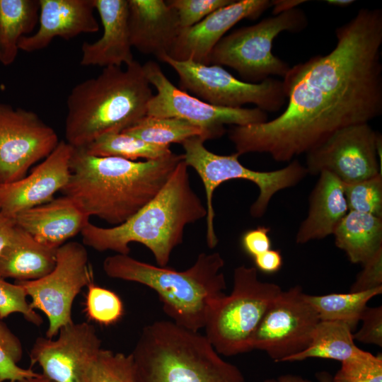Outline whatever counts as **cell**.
I'll list each match as a JSON object with an SVG mask.
<instances>
[{
  "label": "cell",
  "mask_w": 382,
  "mask_h": 382,
  "mask_svg": "<svg viewBox=\"0 0 382 382\" xmlns=\"http://www.w3.org/2000/svg\"><path fill=\"white\" fill-rule=\"evenodd\" d=\"M308 23L305 12L297 7L240 28L216 44L210 64L231 67L249 83H260L270 76L284 78L291 66L273 54L274 40L283 32L300 33Z\"/></svg>",
  "instance_id": "9"
},
{
  "label": "cell",
  "mask_w": 382,
  "mask_h": 382,
  "mask_svg": "<svg viewBox=\"0 0 382 382\" xmlns=\"http://www.w3.org/2000/svg\"><path fill=\"white\" fill-rule=\"evenodd\" d=\"M23 353L21 340L11 331L4 319L0 318V382H16L40 374L18 365L23 357Z\"/></svg>",
  "instance_id": "31"
},
{
  "label": "cell",
  "mask_w": 382,
  "mask_h": 382,
  "mask_svg": "<svg viewBox=\"0 0 382 382\" xmlns=\"http://www.w3.org/2000/svg\"><path fill=\"white\" fill-rule=\"evenodd\" d=\"M142 66L148 82L157 91L149 100L146 115L184 120L200 128L207 140L223 136L226 125L245 126L268 120L267 112L257 108L219 107L188 94L174 86L154 61Z\"/></svg>",
  "instance_id": "12"
},
{
  "label": "cell",
  "mask_w": 382,
  "mask_h": 382,
  "mask_svg": "<svg viewBox=\"0 0 382 382\" xmlns=\"http://www.w3.org/2000/svg\"><path fill=\"white\" fill-rule=\"evenodd\" d=\"M16 227L14 218L0 212V252L11 241Z\"/></svg>",
  "instance_id": "42"
},
{
  "label": "cell",
  "mask_w": 382,
  "mask_h": 382,
  "mask_svg": "<svg viewBox=\"0 0 382 382\" xmlns=\"http://www.w3.org/2000/svg\"><path fill=\"white\" fill-rule=\"evenodd\" d=\"M325 2L329 5L345 7L354 3L352 0H327Z\"/></svg>",
  "instance_id": "46"
},
{
  "label": "cell",
  "mask_w": 382,
  "mask_h": 382,
  "mask_svg": "<svg viewBox=\"0 0 382 382\" xmlns=\"http://www.w3.org/2000/svg\"><path fill=\"white\" fill-rule=\"evenodd\" d=\"M381 134L369 123L350 125L330 136L306 154L308 174L318 175L327 171L345 185L381 174L378 145Z\"/></svg>",
  "instance_id": "14"
},
{
  "label": "cell",
  "mask_w": 382,
  "mask_h": 382,
  "mask_svg": "<svg viewBox=\"0 0 382 382\" xmlns=\"http://www.w3.org/2000/svg\"><path fill=\"white\" fill-rule=\"evenodd\" d=\"M311 192L308 214L296 234V243H306L332 235L348 212L345 185L332 173L323 171Z\"/></svg>",
  "instance_id": "23"
},
{
  "label": "cell",
  "mask_w": 382,
  "mask_h": 382,
  "mask_svg": "<svg viewBox=\"0 0 382 382\" xmlns=\"http://www.w3.org/2000/svg\"><path fill=\"white\" fill-rule=\"evenodd\" d=\"M297 285L282 291L262 316L251 348L265 352L277 362L284 361L310 344L320 319Z\"/></svg>",
  "instance_id": "13"
},
{
  "label": "cell",
  "mask_w": 382,
  "mask_h": 382,
  "mask_svg": "<svg viewBox=\"0 0 382 382\" xmlns=\"http://www.w3.org/2000/svg\"><path fill=\"white\" fill-rule=\"evenodd\" d=\"M59 142L55 130L37 113L0 103V184L24 178Z\"/></svg>",
  "instance_id": "15"
},
{
  "label": "cell",
  "mask_w": 382,
  "mask_h": 382,
  "mask_svg": "<svg viewBox=\"0 0 382 382\" xmlns=\"http://www.w3.org/2000/svg\"><path fill=\"white\" fill-rule=\"evenodd\" d=\"M206 216V207L192 190L183 160L158 193L126 221L107 228L89 222L81 234L83 245L100 252L129 255L130 243H141L157 265L167 267L172 251L183 243L185 226Z\"/></svg>",
  "instance_id": "3"
},
{
  "label": "cell",
  "mask_w": 382,
  "mask_h": 382,
  "mask_svg": "<svg viewBox=\"0 0 382 382\" xmlns=\"http://www.w3.org/2000/svg\"><path fill=\"white\" fill-rule=\"evenodd\" d=\"M354 340L352 330L348 325L341 322L320 320L309 345L302 352L287 358L284 362L321 358L342 363L362 351Z\"/></svg>",
  "instance_id": "27"
},
{
  "label": "cell",
  "mask_w": 382,
  "mask_h": 382,
  "mask_svg": "<svg viewBox=\"0 0 382 382\" xmlns=\"http://www.w3.org/2000/svg\"><path fill=\"white\" fill-rule=\"evenodd\" d=\"M28 296L18 283H10L0 277V318L4 319L12 313H21L29 323L40 326L42 317L31 308Z\"/></svg>",
  "instance_id": "36"
},
{
  "label": "cell",
  "mask_w": 382,
  "mask_h": 382,
  "mask_svg": "<svg viewBox=\"0 0 382 382\" xmlns=\"http://www.w3.org/2000/svg\"><path fill=\"white\" fill-rule=\"evenodd\" d=\"M234 0H169L167 4L175 11L180 27L187 28L200 22L212 12Z\"/></svg>",
  "instance_id": "37"
},
{
  "label": "cell",
  "mask_w": 382,
  "mask_h": 382,
  "mask_svg": "<svg viewBox=\"0 0 382 382\" xmlns=\"http://www.w3.org/2000/svg\"><path fill=\"white\" fill-rule=\"evenodd\" d=\"M362 326L353 334V339L360 342L382 346V306L364 309L361 320Z\"/></svg>",
  "instance_id": "38"
},
{
  "label": "cell",
  "mask_w": 382,
  "mask_h": 382,
  "mask_svg": "<svg viewBox=\"0 0 382 382\" xmlns=\"http://www.w3.org/2000/svg\"><path fill=\"white\" fill-rule=\"evenodd\" d=\"M270 7V0H234L193 26L182 29L168 56L209 65L213 49L229 29L245 18L257 19Z\"/></svg>",
  "instance_id": "18"
},
{
  "label": "cell",
  "mask_w": 382,
  "mask_h": 382,
  "mask_svg": "<svg viewBox=\"0 0 382 382\" xmlns=\"http://www.w3.org/2000/svg\"><path fill=\"white\" fill-rule=\"evenodd\" d=\"M270 231V228L266 226H257L246 231L241 237V245L244 251L254 257L271 249Z\"/></svg>",
  "instance_id": "40"
},
{
  "label": "cell",
  "mask_w": 382,
  "mask_h": 382,
  "mask_svg": "<svg viewBox=\"0 0 382 382\" xmlns=\"http://www.w3.org/2000/svg\"><path fill=\"white\" fill-rule=\"evenodd\" d=\"M102 23V36L81 45L80 64L103 68L121 66L134 59L128 26V0H95Z\"/></svg>",
  "instance_id": "21"
},
{
  "label": "cell",
  "mask_w": 382,
  "mask_h": 382,
  "mask_svg": "<svg viewBox=\"0 0 382 382\" xmlns=\"http://www.w3.org/2000/svg\"><path fill=\"white\" fill-rule=\"evenodd\" d=\"M56 253L16 226L11 241L0 252V277L16 282L44 277L55 267Z\"/></svg>",
  "instance_id": "24"
},
{
  "label": "cell",
  "mask_w": 382,
  "mask_h": 382,
  "mask_svg": "<svg viewBox=\"0 0 382 382\" xmlns=\"http://www.w3.org/2000/svg\"><path fill=\"white\" fill-rule=\"evenodd\" d=\"M16 382H52L42 373L34 377L25 378Z\"/></svg>",
  "instance_id": "45"
},
{
  "label": "cell",
  "mask_w": 382,
  "mask_h": 382,
  "mask_svg": "<svg viewBox=\"0 0 382 382\" xmlns=\"http://www.w3.org/2000/svg\"><path fill=\"white\" fill-rule=\"evenodd\" d=\"M128 26L132 47L158 60L169 55L181 30L163 0H128Z\"/></svg>",
  "instance_id": "20"
},
{
  "label": "cell",
  "mask_w": 382,
  "mask_h": 382,
  "mask_svg": "<svg viewBox=\"0 0 382 382\" xmlns=\"http://www.w3.org/2000/svg\"><path fill=\"white\" fill-rule=\"evenodd\" d=\"M307 2L305 0H272L273 16L290 11Z\"/></svg>",
  "instance_id": "44"
},
{
  "label": "cell",
  "mask_w": 382,
  "mask_h": 382,
  "mask_svg": "<svg viewBox=\"0 0 382 382\" xmlns=\"http://www.w3.org/2000/svg\"><path fill=\"white\" fill-rule=\"evenodd\" d=\"M345 195L349 211L382 218V174L345 185Z\"/></svg>",
  "instance_id": "33"
},
{
  "label": "cell",
  "mask_w": 382,
  "mask_h": 382,
  "mask_svg": "<svg viewBox=\"0 0 382 382\" xmlns=\"http://www.w3.org/2000/svg\"><path fill=\"white\" fill-rule=\"evenodd\" d=\"M122 132L160 146H170L173 143L182 144L193 137H201L207 141L205 134L200 128L176 117L146 115Z\"/></svg>",
  "instance_id": "30"
},
{
  "label": "cell",
  "mask_w": 382,
  "mask_h": 382,
  "mask_svg": "<svg viewBox=\"0 0 382 382\" xmlns=\"http://www.w3.org/2000/svg\"><path fill=\"white\" fill-rule=\"evenodd\" d=\"M89 219L65 195L23 211L14 217L16 226L41 244L54 249L81 233Z\"/></svg>",
  "instance_id": "22"
},
{
  "label": "cell",
  "mask_w": 382,
  "mask_h": 382,
  "mask_svg": "<svg viewBox=\"0 0 382 382\" xmlns=\"http://www.w3.org/2000/svg\"><path fill=\"white\" fill-rule=\"evenodd\" d=\"M39 0H0V64L16 59L21 39L34 33L39 21Z\"/></svg>",
  "instance_id": "26"
},
{
  "label": "cell",
  "mask_w": 382,
  "mask_h": 382,
  "mask_svg": "<svg viewBox=\"0 0 382 382\" xmlns=\"http://www.w3.org/2000/svg\"><path fill=\"white\" fill-rule=\"evenodd\" d=\"M93 280L88 254L84 245L68 241L59 247L53 270L40 279L15 282L21 285L34 310L48 320L46 337L54 338L64 325L74 322L73 303L83 288Z\"/></svg>",
  "instance_id": "11"
},
{
  "label": "cell",
  "mask_w": 382,
  "mask_h": 382,
  "mask_svg": "<svg viewBox=\"0 0 382 382\" xmlns=\"http://www.w3.org/2000/svg\"><path fill=\"white\" fill-rule=\"evenodd\" d=\"M91 382H136L131 354L102 348L93 367Z\"/></svg>",
  "instance_id": "34"
},
{
  "label": "cell",
  "mask_w": 382,
  "mask_h": 382,
  "mask_svg": "<svg viewBox=\"0 0 382 382\" xmlns=\"http://www.w3.org/2000/svg\"><path fill=\"white\" fill-rule=\"evenodd\" d=\"M56 339L36 338L30 349L31 365L38 364L52 382H91L102 349L95 327L88 322L63 326Z\"/></svg>",
  "instance_id": "16"
},
{
  "label": "cell",
  "mask_w": 382,
  "mask_h": 382,
  "mask_svg": "<svg viewBox=\"0 0 382 382\" xmlns=\"http://www.w3.org/2000/svg\"><path fill=\"white\" fill-rule=\"evenodd\" d=\"M74 147L64 140L24 178L0 184V212L14 218L20 212L47 203L67 184Z\"/></svg>",
  "instance_id": "17"
},
{
  "label": "cell",
  "mask_w": 382,
  "mask_h": 382,
  "mask_svg": "<svg viewBox=\"0 0 382 382\" xmlns=\"http://www.w3.org/2000/svg\"><path fill=\"white\" fill-rule=\"evenodd\" d=\"M382 293V286L360 292L329 294L322 296L304 294L306 301L316 312L320 320L345 323L354 330L373 297Z\"/></svg>",
  "instance_id": "28"
},
{
  "label": "cell",
  "mask_w": 382,
  "mask_h": 382,
  "mask_svg": "<svg viewBox=\"0 0 382 382\" xmlns=\"http://www.w3.org/2000/svg\"><path fill=\"white\" fill-rule=\"evenodd\" d=\"M160 61L178 74L180 89L213 105L241 108L251 103L265 112H275L286 104L281 80L270 77L260 83H249L236 79L219 65L177 61L168 55Z\"/></svg>",
  "instance_id": "10"
},
{
  "label": "cell",
  "mask_w": 382,
  "mask_h": 382,
  "mask_svg": "<svg viewBox=\"0 0 382 382\" xmlns=\"http://www.w3.org/2000/svg\"><path fill=\"white\" fill-rule=\"evenodd\" d=\"M206 141L201 137H193L181 144L185 153L183 161L192 167L203 183L206 195V241L207 246L213 249L218 243L214 228L215 212L213 196L216 188L224 182L241 179L255 184L259 195L250 207L254 218L262 216L275 194L298 185L308 175V171L297 159H294L283 168L272 171L251 170L239 161L240 155L235 152L230 155H219L209 151L204 145Z\"/></svg>",
  "instance_id": "7"
},
{
  "label": "cell",
  "mask_w": 382,
  "mask_h": 382,
  "mask_svg": "<svg viewBox=\"0 0 382 382\" xmlns=\"http://www.w3.org/2000/svg\"><path fill=\"white\" fill-rule=\"evenodd\" d=\"M130 354L136 382H245L205 335L173 321L145 326Z\"/></svg>",
  "instance_id": "6"
},
{
  "label": "cell",
  "mask_w": 382,
  "mask_h": 382,
  "mask_svg": "<svg viewBox=\"0 0 382 382\" xmlns=\"http://www.w3.org/2000/svg\"><path fill=\"white\" fill-rule=\"evenodd\" d=\"M316 377L319 382H333L332 376L330 374L322 371L316 374ZM264 382H312L310 380L305 379L300 376L294 374H284L277 378L265 379Z\"/></svg>",
  "instance_id": "43"
},
{
  "label": "cell",
  "mask_w": 382,
  "mask_h": 382,
  "mask_svg": "<svg viewBox=\"0 0 382 382\" xmlns=\"http://www.w3.org/2000/svg\"><path fill=\"white\" fill-rule=\"evenodd\" d=\"M255 268L264 273L272 274L279 271L283 264V258L277 250L270 249L253 257Z\"/></svg>",
  "instance_id": "41"
},
{
  "label": "cell",
  "mask_w": 382,
  "mask_h": 382,
  "mask_svg": "<svg viewBox=\"0 0 382 382\" xmlns=\"http://www.w3.org/2000/svg\"><path fill=\"white\" fill-rule=\"evenodd\" d=\"M349 292H360L382 286V248L363 265Z\"/></svg>",
  "instance_id": "39"
},
{
  "label": "cell",
  "mask_w": 382,
  "mask_h": 382,
  "mask_svg": "<svg viewBox=\"0 0 382 382\" xmlns=\"http://www.w3.org/2000/svg\"><path fill=\"white\" fill-rule=\"evenodd\" d=\"M335 35L329 53L290 67L282 80L288 103L280 115L228 130L236 153L290 162L336 131L382 115V9L361 8Z\"/></svg>",
  "instance_id": "1"
},
{
  "label": "cell",
  "mask_w": 382,
  "mask_h": 382,
  "mask_svg": "<svg viewBox=\"0 0 382 382\" xmlns=\"http://www.w3.org/2000/svg\"><path fill=\"white\" fill-rule=\"evenodd\" d=\"M274 283L258 279L255 267L241 265L233 272V286L212 307L205 337L214 349L226 357L252 350V337L267 309L282 291Z\"/></svg>",
  "instance_id": "8"
},
{
  "label": "cell",
  "mask_w": 382,
  "mask_h": 382,
  "mask_svg": "<svg viewBox=\"0 0 382 382\" xmlns=\"http://www.w3.org/2000/svg\"><path fill=\"white\" fill-rule=\"evenodd\" d=\"M143 66L103 68L98 76L76 84L66 99L65 141L83 148L109 133L122 132L146 115L153 96Z\"/></svg>",
  "instance_id": "4"
},
{
  "label": "cell",
  "mask_w": 382,
  "mask_h": 382,
  "mask_svg": "<svg viewBox=\"0 0 382 382\" xmlns=\"http://www.w3.org/2000/svg\"><path fill=\"white\" fill-rule=\"evenodd\" d=\"M39 4L37 29L21 39V51H40L57 37L68 40L99 30L95 0H39Z\"/></svg>",
  "instance_id": "19"
},
{
  "label": "cell",
  "mask_w": 382,
  "mask_h": 382,
  "mask_svg": "<svg viewBox=\"0 0 382 382\" xmlns=\"http://www.w3.org/2000/svg\"><path fill=\"white\" fill-rule=\"evenodd\" d=\"M220 253H202L190 268L178 271L115 254L103 263L110 278L137 282L154 290L163 311L176 325L198 332L204 328L215 303L225 295L226 282Z\"/></svg>",
  "instance_id": "5"
},
{
  "label": "cell",
  "mask_w": 382,
  "mask_h": 382,
  "mask_svg": "<svg viewBox=\"0 0 382 382\" xmlns=\"http://www.w3.org/2000/svg\"><path fill=\"white\" fill-rule=\"evenodd\" d=\"M87 287L85 311L88 318L103 325L118 322L124 314V305L120 296L93 282Z\"/></svg>",
  "instance_id": "32"
},
{
  "label": "cell",
  "mask_w": 382,
  "mask_h": 382,
  "mask_svg": "<svg viewBox=\"0 0 382 382\" xmlns=\"http://www.w3.org/2000/svg\"><path fill=\"white\" fill-rule=\"evenodd\" d=\"M333 382H382V357L362 350L342 362Z\"/></svg>",
  "instance_id": "35"
},
{
  "label": "cell",
  "mask_w": 382,
  "mask_h": 382,
  "mask_svg": "<svg viewBox=\"0 0 382 382\" xmlns=\"http://www.w3.org/2000/svg\"><path fill=\"white\" fill-rule=\"evenodd\" d=\"M81 149L96 156H114L130 161L156 160L173 153L170 146L149 144L125 132L104 134Z\"/></svg>",
  "instance_id": "29"
},
{
  "label": "cell",
  "mask_w": 382,
  "mask_h": 382,
  "mask_svg": "<svg viewBox=\"0 0 382 382\" xmlns=\"http://www.w3.org/2000/svg\"><path fill=\"white\" fill-rule=\"evenodd\" d=\"M332 235L351 262L363 265L382 248V218L348 211Z\"/></svg>",
  "instance_id": "25"
},
{
  "label": "cell",
  "mask_w": 382,
  "mask_h": 382,
  "mask_svg": "<svg viewBox=\"0 0 382 382\" xmlns=\"http://www.w3.org/2000/svg\"><path fill=\"white\" fill-rule=\"evenodd\" d=\"M183 154L130 161L96 156L74 148L70 176L62 190L89 217L120 225L152 199L165 185Z\"/></svg>",
  "instance_id": "2"
}]
</instances>
